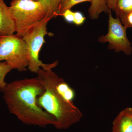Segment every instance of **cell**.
<instances>
[{
	"mask_svg": "<svg viewBox=\"0 0 132 132\" xmlns=\"http://www.w3.org/2000/svg\"><path fill=\"white\" fill-rule=\"evenodd\" d=\"M45 91L36 77L14 81L7 84L2 92L10 113L24 124L45 127L54 126L56 120L38 104V98Z\"/></svg>",
	"mask_w": 132,
	"mask_h": 132,
	"instance_id": "obj_1",
	"label": "cell"
},
{
	"mask_svg": "<svg viewBox=\"0 0 132 132\" xmlns=\"http://www.w3.org/2000/svg\"><path fill=\"white\" fill-rule=\"evenodd\" d=\"M37 74L45 88V92L38 98V104L55 118V127L65 130L79 121L82 117L81 112L73 102L68 101L60 93L45 70L40 69Z\"/></svg>",
	"mask_w": 132,
	"mask_h": 132,
	"instance_id": "obj_2",
	"label": "cell"
},
{
	"mask_svg": "<svg viewBox=\"0 0 132 132\" xmlns=\"http://www.w3.org/2000/svg\"><path fill=\"white\" fill-rule=\"evenodd\" d=\"M9 12L15 24L16 35L21 38L34 25L45 19L46 14L43 5L34 0H12Z\"/></svg>",
	"mask_w": 132,
	"mask_h": 132,
	"instance_id": "obj_3",
	"label": "cell"
},
{
	"mask_svg": "<svg viewBox=\"0 0 132 132\" xmlns=\"http://www.w3.org/2000/svg\"><path fill=\"white\" fill-rule=\"evenodd\" d=\"M50 19H43L32 27L22 37L27 48L29 61L28 68L32 73H37L40 68L45 70L52 69L57 67L56 61L50 64L43 63L39 59V53L45 42V37L48 34L47 26Z\"/></svg>",
	"mask_w": 132,
	"mask_h": 132,
	"instance_id": "obj_4",
	"label": "cell"
},
{
	"mask_svg": "<svg viewBox=\"0 0 132 132\" xmlns=\"http://www.w3.org/2000/svg\"><path fill=\"white\" fill-rule=\"evenodd\" d=\"M5 61L12 69L27 71L29 61L26 43L15 35L0 36V62Z\"/></svg>",
	"mask_w": 132,
	"mask_h": 132,
	"instance_id": "obj_5",
	"label": "cell"
},
{
	"mask_svg": "<svg viewBox=\"0 0 132 132\" xmlns=\"http://www.w3.org/2000/svg\"><path fill=\"white\" fill-rule=\"evenodd\" d=\"M108 17V33L99 37L98 41L101 43L108 42L109 50H114L117 53L123 52L127 55H131L132 47L127 36V28L123 25L119 17L114 18L111 12L109 14Z\"/></svg>",
	"mask_w": 132,
	"mask_h": 132,
	"instance_id": "obj_6",
	"label": "cell"
},
{
	"mask_svg": "<svg viewBox=\"0 0 132 132\" xmlns=\"http://www.w3.org/2000/svg\"><path fill=\"white\" fill-rule=\"evenodd\" d=\"M16 31L15 24L10 15L9 7L0 0V36L12 35Z\"/></svg>",
	"mask_w": 132,
	"mask_h": 132,
	"instance_id": "obj_7",
	"label": "cell"
},
{
	"mask_svg": "<svg viewBox=\"0 0 132 132\" xmlns=\"http://www.w3.org/2000/svg\"><path fill=\"white\" fill-rule=\"evenodd\" d=\"M112 132H132L131 108L121 111L113 122Z\"/></svg>",
	"mask_w": 132,
	"mask_h": 132,
	"instance_id": "obj_8",
	"label": "cell"
},
{
	"mask_svg": "<svg viewBox=\"0 0 132 132\" xmlns=\"http://www.w3.org/2000/svg\"><path fill=\"white\" fill-rule=\"evenodd\" d=\"M48 78L53 82L60 93L68 101L73 102L75 93L73 89L62 78H60L52 69L45 70Z\"/></svg>",
	"mask_w": 132,
	"mask_h": 132,
	"instance_id": "obj_9",
	"label": "cell"
},
{
	"mask_svg": "<svg viewBox=\"0 0 132 132\" xmlns=\"http://www.w3.org/2000/svg\"><path fill=\"white\" fill-rule=\"evenodd\" d=\"M91 4L88 9L90 18L92 20H97L100 14L102 12L109 14L111 12L107 5L106 0H92Z\"/></svg>",
	"mask_w": 132,
	"mask_h": 132,
	"instance_id": "obj_10",
	"label": "cell"
},
{
	"mask_svg": "<svg viewBox=\"0 0 132 132\" xmlns=\"http://www.w3.org/2000/svg\"><path fill=\"white\" fill-rule=\"evenodd\" d=\"M114 10L123 24L128 15L132 12V0H118Z\"/></svg>",
	"mask_w": 132,
	"mask_h": 132,
	"instance_id": "obj_11",
	"label": "cell"
},
{
	"mask_svg": "<svg viewBox=\"0 0 132 132\" xmlns=\"http://www.w3.org/2000/svg\"><path fill=\"white\" fill-rule=\"evenodd\" d=\"M41 3L46 10V19H50L58 16L61 0H34Z\"/></svg>",
	"mask_w": 132,
	"mask_h": 132,
	"instance_id": "obj_12",
	"label": "cell"
},
{
	"mask_svg": "<svg viewBox=\"0 0 132 132\" xmlns=\"http://www.w3.org/2000/svg\"><path fill=\"white\" fill-rule=\"evenodd\" d=\"M92 0H61L58 15H61L67 10L71 9L75 5L81 3L91 2Z\"/></svg>",
	"mask_w": 132,
	"mask_h": 132,
	"instance_id": "obj_13",
	"label": "cell"
},
{
	"mask_svg": "<svg viewBox=\"0 0 132 132\" xmlns=\"http://www.w3.org/2000/svg\"><path fill=\"white\" fill-rule=\"evenodd\" d=\"M12 69L6 62H0V91L2 92L7 83L5 81V76Z\"/></svg>",
	"mask_w": 132,
	"mask_h": 132,
	"instance_id": "obj_14",
	"label": "cell"
},
{
	"mask_svg": "<svg viewBox=\"0 0 132 132\" xmlns=\"http://www.w3.org/2000/svg\"><path fill=\"white\" fill-rule=\"evenodd\" d=\"M74 19L73 23L77 26H79L83 24L86 20V18L83 16L82 13L80 12H74Z\"/></svg>",
	"mask_w": 132,
	"mask_h": 132,
	"instance_id": "obj_15",
	"label": "cell"
},
{
	"mask_svg": "<svg viewBox=\"0 0 132 132\" xmlns=\"http://www.w3.org/2000/svg\"><path fill=\"white\" fill-rule=\"evenodd\" d=\"M61 15L64 16L65 20L68 23L71 24L73 23L74 19V12L71 11V9L66 10Z\"/></svg>",
	"mask_w": 132,
	"mask_h": 132,
	"instance_id": "obj_16",
	"label": "cell"
},
{
	"mask_svg": "<svg viewBox=\"0 0 132 132\" xmlns=\"http://www.w3.org/2000/svg\"><path fill=\"white\" fill-rule=\"evenodd\" d=\"M123 25L127 28L132 27V12L128 15L126 17Z\"/></svg>",
	"mask_w": 132,
	"mask_h": 132,
	"instance_id": "obj_17",
	"label": "cell"
},
{
	"mask_svg": "<svg viewBox=\"0 0 132 132\" xmlns=\"http://www.w3.org/2000/svg\"><path fill=\"white\" fill-rule=\"evenodd\" d=\"M118 0H106L107 5L109 9L114 10V8Z\"/></svg>",
	"mask_w": 132,
	"mask_h": 132,
	"instance_id": "obj_18",
	"label": "cell"
},
{
	"mask_svg": "<svg viewBox=\"0 0 132 132\" xmlns=\"http://www.w3.org/2000/svg\"></svg>",
	"mask_w": 132,
	"mask_h": 132,
	"instance_id": "obj_19",
	"label": "cell"
}]
</instances>
